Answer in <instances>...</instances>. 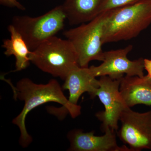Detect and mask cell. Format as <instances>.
I'll return each instance as SVG.
<instances>
[{
	"label": "cell",
	"mask_w": 151,
	"mask_h": 151,
	"mask_svg": "<svg viewBox=\"0 0 151 151\" xmlns=\"http://www.w3.org/2000/svg\"><path fill=\"white\" fill-rule=\"evenodd\" d=\"M121 79L114 80L104 76H100L98 80L99 87L94 93V97H99L105 107V111L96 114V117L102 122L101 128L104 132L107 129L118 132L120 116L123 111L128 108L120 96Z\"/></svg>",
	"instance_id": "cell-8"
},
{
	"label": "cell",
	"mask_w": 151,
	"mask_h": 151,
	"mask_svg": "<svg viewBox=\"0 0 151 151\" xmlns=\"http://www.w3.org/2000/svg\"><path fill=\"white\" fill-rule=\"evenodd\" d=\"M8 29L10 34V39L5 40L2 47L5 49L4 54L15 58L16 69L14 71H20L29 65L30 55L32 52L24 39L12 24L9 25Z\"/></svg>",
	"instance_id": "cell-13"
},
{
	"label": "cell",
	"mask_w": 151,
	"mask_h": 151,
	"mask_svg": "<svg viewBox=\"0 0 151 151\" xmlns=\"http://www.w3.org/2000/svg\"><path fill=\"white\" fill-rule=\"evenodd\" d=\"M151 24V0L112 10L103 27V45L134 38Z\"/></svg>",
	"instance_id": "cell-2"
},
{
	"label": "cell",
	"mask_w": 151,
	"mask_h": 151,
	"mask_svg": "<svg viewBox=\"0 0 151 151\" xmlns=\"http://www.w3.org/2000/svg\"><path fill=\"white\" fill-rule=\"evenodd\" d=\"M90 68L78 67L72 70L65 79L63 86V89L69 91L68 103L79 116L81 107L77 105L82 94L87 92L93 98L94 93L99 87L98 80L96 78Z\"/></svg>",
	"instance_id": "cell-10"
},
{
	"label": "cell",
	"mask_w": 151,
	"mask_h": 151,
	"mask_svg": "<svg viewBox=\"0 0 151 151\" xmlns=\"http://www.w3.org/2000/svg\"><path fill=\"white\" fill-rule=\"evenodd\" d=\"M103 0H65L62 5L70 25L88 22L100 14Z\"/></svg>",
	"instance_id": "cell-12"
},
{
	"label": "cell",
	"mask_w": 151,
	"mask_h": 151,
	"mask_svg": "<svg viewBox=\"0 0 151 151\" xmlns=\"http://www.w3.org/2000/svg\"><path fill=\"white\" fill-rule=\"evenodd\" d=\"M112 10L101 13L90 22L63 32V35L75 48L80 67H88L92 60H104L103 27Z\"/></svg>",
	"instance_id": "cell-4"
},
{
	"label": "cell",
	"mask_w": 151,
	"mask_h": 151,
	"mask_svg": "<svg viewBox=\"0 0 151 151\" xmlns=\"http://www.w3.org/2000/svg\"><path fill=\"white\" fill-rule=\"evenodd\" d=\"M6 81L12 87L14 99L24 101L23 110L12 122L20 131L19 143L23 147H26L32 142V137L27 131L25 120L28 113L35 108L45 103L55 102L62 107H48L47 110L59 120H63L68 113L73 118L78 116L70 107L68 99L63 92L62 87L55 79H51L47 84H35L29 78H24L19 81L16 86L9 80Z\"/></svg>",
	"instance_id": "cell-1"
},
{
	"label": "cell",
	"mask_w": 151,
	"mask_h": 151,
	"mask_svg": "<svg viewBox=\"0 0 151 151\" xmlns=\"http://www.w3.org/2000/svg\"><path fill=\"white\" fill-rule=\"evenodd\" d=\"M66 16L62 5L37 17L17 16L12 24L24 39L31 50L63 29Z\"/></svg>",
	"instance_id": "cell-5"
},
{
	"label": "cell",
	"mask_w": 151,
	"mask_h": 151,
	"mask_svg": "<svg viewBox=\"0 0 151 151\" xmlns=\"http://www.w3.org/2000/svg\"><path fill=\"white\" fill-rule=\"evenodd\" d=\"M132 49L133 46L129 45L124 48L104 52L102 63L89 68L96 77L107 76L114 80H119L125 76L142 77L145 76V59L130 60L127 55Z\"/></svg>",
	"instance_id": "cell-7"
},
{
	"label": "cell",
	"mask_w": 151,
	"mask_h": 151,
	"mask_svg": "<svg viewBox=\"0 0 151 151\" xmlns=\"http://www.w3.org/2000/svg\"><path fill=\"white\" fill-rule=\"evenodd\" d=\"M119 138L132 151L151 150V110L140 113L126 108L120 116Z\"/></svg>",
	"instance_id": "cell-6"
},
{
	"label": "cell",
	"mask_w": 151,
	"mask_h": 151,
	"mask_svg": "<svg viewBox=\"0 0 151 151\" xmlns=\"http://www.w3.org/2000/svg\"><path fill=\"white\" fill-rule=\"evenodd\" d=\"M30 59L43 72L64 80L72 70L79 66L77 53L71 42L55 36L32 51Z\"/></svg>",
	"instance_id": "cell-3"
},
{
	"label": "cell",
	"mask_w": 151,
	"mask_h": 151,
	"mask_svg": "<svg viewBox=\"0 0 151 151\" xmlns=\"http://www.w3.org/2000/svg\"><path fill=\"white\" fill-rule=\"evenodd\" d=\"M142 1L143 0H103L100 8V14L103 12L134 4Z\"/></svg>",
	"instance_id": "cell-14"
},
{
	"label": "cell",
	"mask_w": 151,
	"mask_h": 151,
	"mask_svg": "<svg viewBox=\"0 0 151 151\" xmlns=\"http://www.w3.org/2000/svg\"><path fill=\"white\" fill-rule=\"evenodd\" d=\"M102 136L94 135V132H84L74 129L68 133L70 142L69 150L74 151H132L125 146L119 147L116 132L110 129L105 130Z\"/></svg>",
	"instance_id": "cell-9"
},
{
	"label": "cell",
	"mask_w": 151,
	"mask_h": 151,
	"mask_svg": "<svg viewBox=\"0 0 151 151\" xmlns=\"http://www.w3.org/2000/svg\"><path fill=\"white\" fill-rule=\"evenodd\" d=\"M145 67L151 78V59H145Z\"/></svg>",
	"instance_id": "cell-16"
},
{
	"label": "cell",
	"mask_w": 151,
	"mask_h": 151,
	"mask_svg": "<svg viewBox=\"0 0 151 151\" xmlns=\"http://www.w3.org/2000/svg\"><path fill=\"white\" fill-rule=\"evenodd\" d=\"M1 5L11 8H16L19 9L24 11L25 8L17 0H0Z\"/></svg>",
	"instance_id": "cell-15"
},
{
	"label": "cell",
	"mask_w": 151,
	"mask_h": 151,
	"mask_svg": "<svg viewBox=\"0 0 151 151\" xmlns=\"http://www.w3.org/2000/svg\"><path fill=\"white\" fill-rule=\"evenodd\" d=\"M119 92L128 108L138 104L151 106V78L147 74L142 77L125 76L121 79Z\"/></svg>",
	"instance_id": "cell-11"
}]
</instances>
